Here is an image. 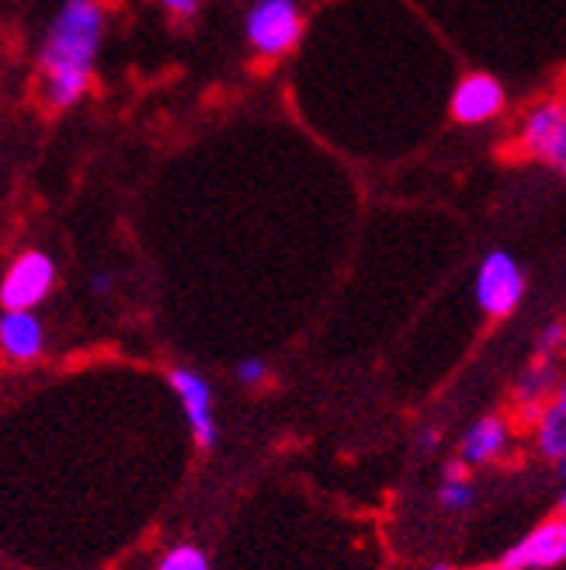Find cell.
<instances>
[{"label":"cell","instance_id":"obj_1","mask_svg":"<svg viewBox=\"0 0 566 570\" xmlns=\"http://www.w3.org/2000/svg\"><path fill=\"white\" fill-rule=\"evenodd\" d=\"M105 42L101 0H63L39 42L42 101L49 111H70L91 91Z\"/></svg>","mask_w":566,"mask_h":570},{"label":"cell","instance_id":"obj_2","mask_svg":"<svg viewBox=\"0 0 566 570\" xmlns=\"http://www.w3.org/2000/svg\"><path fill=\"white\" fill-rule=\"evenodd\" d=\"M302 8L299 0H254L244 14V39L250 52L265 63L286 60L302 39Z\"/></svg>","mask_w":566,"mask_h":570},{"label":"cell","instance_id":"obj_3","mask_svg":"<svg viewBox=\"0 0 566 570\" xmlns=\"http://www.w3.org/2000/svg\"><path fill=\"white\" fill-rule=\"evenodd\" d=\"M56 278L60 268L46 250H21L0 275V309H39L56 289Z\"/></svg>","mask_w":566,"mask_h":570},{"label":"cell","instance_id":"obj_4","mask_svg":"<svg viewBox=\"0 0 566 570\" xmlns=\"http://www.w3.org/2000/svg\"><path fill=\"white\" fill-rule=\"evenodd\" d=\"M525 299V272L507 250H490L476 268V303L494 321L512 317Z\"/></svg>","mask_w":566,"mask_h":570},{"label":"cell","instance_id":"obj_5","mask_svg":"<svg viewBox=\"0 0 566 570\" xmlns=\"http://www.w3.org/2000/svg\"><path fill=\"white\" fill-rule=\"evenodd\" d=\"M171 390H175L178 404L185 411L191 442L202 452L216 449V442H219V421H216V396H212L209 380L198 373V368H181L178 365V368H171Z\"/></svg>","mask_w":566,"mask_h":570},{"label":"cell","instance_id":"obj_6","mask_svg":"<svg viewBox=\"0 0 566 570\" xmlns=\"http://www.w3.org/2000/svg\"><path fill=\"white\" fill-rule=\"evenodd\" d=\"M522 150L546 160L553 170L566 175V105L563 101H543L535 105L518 132Z\"/></svg>","mask_w":566,"mask_h":570},{"label":"cell","instance_id":"obj_7","mask_svg":"<svg viewBox=\"0 0 566 570\" xmlns=\"http://www.w3.org/2000/svg\"><path fill=\"white\" fill-rule=\"evenodd\" d=\"M507 105L504 83L494 73H466L456 91H451L448 111L459 126H484L494 122Z\"/></svg>","mask_w":566,"mask_h":570},{"label":"cell","instance_id":"obj_8","mask_svg":"<svg viewBox=\"0 0 566 570\" xmlns=\"http://www.w3.org/2000/svg\"><path fill=\"white\" fill-rule=\"evenodd\" d=\"M512 570H553L566 563V515L535 525L522 543H515L500 560Z\"/></svg>","mask_w":566,"mask_h":570},{"label":"cell","instance_id":"obj_9","mask_svg":"<svg viewBox=\"0 0 566 570\" xmlns=\"http://www.w3.org/2000/svg\"><path fill=\"white\" fill-rule=\"evenodd\" d=\"M46 352V324L36 309H4L0 313V355L11 365H28Z\"/></svg>","mask_w":566,"mask_h":570},{"label":"cell","instance_id":"obj_10","mask_svg":"<svg viewBox=\"0 0 566 570\" xmlns=\"http://www.w3.org/2000/svg\"><path fill=\"white\" fill-rule=\"evenodd\" d=\"M504 449H507V424L500 417H479L463 435V463L466 466L490 463Z\"/></svg>","mask_w":566,"mask_h":570},{"label":"cell","instance_id":"obj_11","mask_svg":"<svg viewBox=\"0 0 566 570\" xmlns=\"http://www.w3.org/2000/svg\"><path fill=\"white\" fill-rule=\"evenodd\" d=\"M539 449L549 460H563L566 455V411L559 404H549L539 417Z\"/></svg>","mask_w":566,"mask_h":570},{"label":"cell","instance_id":"obj_12","mask_svg":"<svg viewBox=\"0 0 566 570\" xmlns=\"http://www.w3.org/2000/svg\"><path fill=\"white\" fill-rule=\"evenodd\" d=\"M157 570H212V563H209V557H206L202 547L178 543V547H171V550L160 557Z\"/></svg>","mask_w":566,"mask_h":570},{"label":"cell","instance_id":"obj_13","mask_svg":"<svg viewBox=\"0 0 566 570\" xmlns=\"http://www.w3.org/2000/svg\"><path fill=\"white\" fill-rule=\"evenodd\" d=\"M553 386V368L549 365H532L522 386H518V401L522 407H539L543 404V393Z\"/></svg>","mask_w":566,"mask_h":570},{"label":"cell","instance_id":"obj_14","mask_svg":"<svg viewBox=\"0 0 566 570\" xmlns=\"http://www.w3.org/2000/svg\"><path fill=\"white\" fill-rule=\"evenodd\" d=\"M438 504L445 511H466L473 504V483L469 476H456V480H441L438 488Z\"/></svg>","mask_w":566,"mask_h":570},{"label":"cell","instance_id":"obj_15","mask_svg":"<svg viewBox=\"0 0 566 570\" xmlns=\"http://www.w3.org/2000/svg\"><path fill=\"white\" fill-rule=\"evenodd\" d=\"M234 376H237L240 386H261L271 376V365L265 358H258V355H250V358H240L234 365Z\"/></svg>","mask_w":566,"mask_h":570},{"label":"cell","instance_id":"obj_16","mask_svg":"<svg viewBox=\"0 0 566 570\" xmlns=\"http://www.w3.org/2000/svg\"><path fill=\"white\" fill-rule=\"evenodd\" d=\"M160 8L175 21H191V18H198V11H202V0H160Z\"/></svg>","mask_w":566,"mask_h":570},{"label":"cell","instance_id":"obj_17","mask_svg":"<svg viewBox=\"0 0 566 570\" xmlns=\"http://www.w3.org/2000/svg\"><path fill=\"white\" fill-rule=\"evenodd\" d=\"M563 337H566V327H563V324H549V327L543 331V337H539V352H543V355H553V352L563 345Z\"/></svg>","mask_w":566,"mask_h":570},{"label":"cell","instance_id":"obj_18","mask_svg":"<svg viewBox=\"0 0 566 570\" xmlns=\"http://www.w3.org/2000/svg\"><path fill=\"white\" fill-rule=\"evenodd\" d=\"M111 289H116V275H111V272H95V278H91V293H95V296H108Z\"/></svg>","mask_w":566,"mask_h":570},{"label":"cell","instance_id":"obj_19","mask_svg":"<svg viewBox=\"0 0 566 570\" xmlns=\"http://www.w3.org/2000/svg\"><path fill=\"white\" fill-rule=\"evenodd\" d=\"M438 428H424V435H420V449H435L438 445Z\"/></svg>","mask_w":566,"mask_h":570},{"label":"cell","instance_id":"obj_20","mask_svg":"<svg viewBox=\"0 0 566 570\" xmlns=\"http://www.w3.org/2000/svg\"><path fill=\"white\" fill-rule=\"evenodd\" d=\"M553 404H559V407L566 411V383L559 386V393H556V401H553Z\"/></svg>","mask_w":566,"mask_h":570},{"label":"cell","instance_id":"obj_21","mask_svg":"<svg viewBox=\"0 0 566 570\" xmlns=\"http://www.w3.org/2000/svg\"><path fill=\"white\" fill-rule=\"evenodd\" d=\"M479 570H512V567H504V563H494V567H479Z\"/></svg>","mask_w":566,"mask_h":570},{"label":"cell","instance_id":"obj_22","mask_svg":"<svg viewBox=\"0 0 566 570\" xmlns=\"http://www.w3.org/2000/svg\"><path fill=\"white\" fill-rule=\"evenodd\" d=\"M559 473L566 476V455H563V460H559Z\"/></svg>","mask_w":566,"mask_h":570},{"label":"cell","instance_id":"obj_23","mask_svg":"<svg viewBox=\"0 0 566 570\" xmlns=\"http://www.w3.org/2000/svg\"><path fill=\"white\" fill-rule=\"evenodd\" d=\"M559 504H563V515H566V491H563V498H559Z\"/></svg>","mask_w":566,"mask_h":570},{"label":"cell","instance_id":"obj_24","mask_svg":"<svg viewBox=\"0 0 566 570\" xmlns=\"http://www.w3.org/2000/svg\"><path fill=\"white\" fill-rule=\"evenodd\" d=\"M428 570H451V567H445V563H438V567H428Z\"/></svg>","mask_w":566,"mask_h":570}]
</instances>
